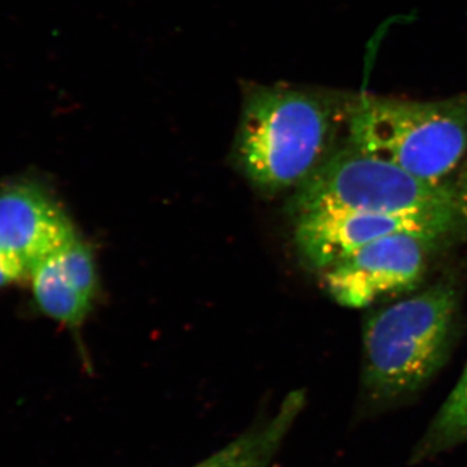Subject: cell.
Instances as JSON below:
<instances>
[{
  "instance_id": "obj_7",
  "label": "cell",
  "mask_w": 467,
  "mask_h": 467,
  "mask_svg": "<svg viewBox=\"0 0 467 467\" xmlns=\"http://www.w3.org/2000/svg\"><path fill=\"white\" fill-rule=\"evenodd\" d=\"M76 239L69 217L42 187L18 182L0 189V250L29 275Z\"/></svg>"
},
{
  "instance_id": "obj_9",
  "label": "cell",
  "mask_w": 467,
  "mask_h": 467,
  "mask_svg": "<svg viewBox=\"0 0 467 467\" xmlns=\"http://www.w3.org/2000/svg\"><path fill=\"white\" fill-rule=\"evenodd\" d=\"M304 392L290 393L275 416L251 427L223 450L195 467H269L304 408Z\"/></svg>"
},
{
  "instance_id": "obj_1",
  "label": "cell",
  "mask_w": 467,
  "mask_h": 467,
  "mask_svg": "<svg viewBox=\"0 0 467 467\" xmlns=\"http://www.w3.org/2000/svg\"><path fill=\"white\" fill-rule=\"evenodd\" d=\"M234 159L252 186L275 195L296 189L346 131L356 92L244 82Z\"/></svg>"
},
{
  "instance_id": "obj_10",
  "label": "cell",
  "mask_w": 467,
  "mask_h": 467,
  "mask_svg": "<svg viewBox=\"0 0 467 467\" xmlns=\"http://www.w3.org/2000/svg\"><path fill=\"white\" fill-rule=\"evenodd\" d=\"M467 442V362L459 382L410 454V465L423 462Z\"/></svg>"
},
{
  "instance_id": "obj_8",
  "label": "cell",
  "mask_w": 467,
  "mask_h": 467,
  "mask_svg": "<svg viewBox=\"0 0 467 467\" xmlns=\"http://www.w3.org/2000/svg\"><path fill=\"white\" fill-rule=\"evenodd\" d=\"M30 278L39 309L70 327L88 317L99 288L92 252L78 238L34 267Z\"/></svg>"
},
{
  "instance_id": "obj_4",
  "label": "cell",
  "mask_w": 467,
  "mask_h": 467,
  "mask_svg": "<svg viewBox=\"0 0 467 467\" xmlns=\"http://www.w3.org/2000/svg\"><path fill=\"white\" fill-rule=\"evenodd\" d=\"M451 180L442 183L422 180L359 150L344 137L295 189L287 211L292 220L310 212L346 209L465 226L457 211Z\"/></svg>"
},
{
  "instance_id": "obj_6",
  "label": "cell",
  "mask_w": 467,
  "mask_h": 467,
  "mask_svg": "<svg viewBox=\"0 0 467 467\" xmlns=\"http://www.w3.org/2000/svg\"><path fill=\"white\" fill-rule=\"evenodd\" d=\"M295 244L312 269L335 265L370 243L400 233L438 234L457 239L465 226L427 218L325 209L295 218Z\"/></svg>"
},
{
  "instance_id": "obj_2",
  "label": "cell",
  "mask_w": 467,
  "mask_h": 467,
  "mask_svg": "<svg viewBox=\"0 0 467 467\" xmlns=\"http://www.w3.org/2000/svg\"><path fill=\"white\" fill-rule=\"evenodd\" d=\"M461 301L459 282L444 275L368 316L362 330L361 414L405 404L441 373L459 339Z\"/></svg>"
},
{
  "instance_id": "obj_5",
  "label": "cell",
  "mask_w": 467,
  "mask_h": 467,
  "mask_svg": "<svg viewBox=\"0 0 467 467\" xmlns=\"http://www.w3.org/2000/svg\"><path fill=\"white\" fill-rule=\"evenodd\" d=\"M451 236L400 233L370 243L322 272L326 291L346 308H367L414 290Z\"/></svg>"
},
{
  "instance_id": "obj_3",
  "label": "cell",
  "mask_w": 467,
  "mask_h": 467,
  "mask_svg": "<svg viewBox=\"0 0 467 467\" xmlns=\"http://www.w3.org/2000/svg\"><path fill=\"white\" fill-rule=\"evenodd\" d=\"M344 135L422 180L447 182L466 159L467 92L427 101L356 94Z\"/></svg>"
},
{
  "instance_id": "obj_11",
  "label": "cell",
  "mask_w": 467,
  "mask_h": 467,
  "mask_svg": "<svg viewBox=\"0 0 467 467\" xmlns=\"http://www.w3.org/2000/svg\"><path fill=\"white\" fill-rule=\"evenodd\" d=\"M451 190H453L454 202L457 211L467 232V159L457 169L451 180Z\"/></svg>"
},
{
  "instance_id": "obj_12",
  "label": "cell",
  "mask_w": 467,
  "mask_h": 467,
  "mask_svg": "<svg viewBox=\"0 0 467 467\" xmlns=\"http://www.w3.org/2000/svg\"><path fill=\"white\" fill-rule=\"evenodd\" d=\"M30 275L26 267L8 254L7 252L0 250V288L14 284Z\"/></svg>"
}]
</instances>
